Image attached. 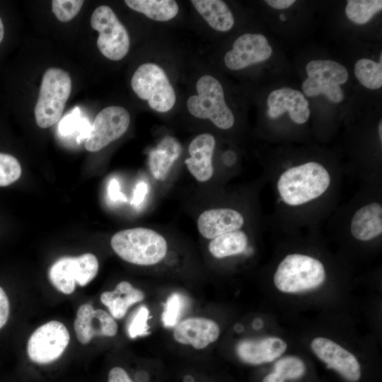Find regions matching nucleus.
I'll return each mask as SVG.
<instances>
[{
  "mask_svg": "<svg viewBox=\"0 0 382 382\" xmlns=\"http://www.w3.org/2000/svg\"><path fill=\"white\" fill-rule=\"evenodd\" d=\"M330 184V175L320 163L310 161L284 170L279 177L277 187L282 201L299 206L321 196Z\"/></svg>",
  "mask_w": 382,
  "mask_h": 382,
  "instance_id": "1",
  "label": "nucleus"
},
{
  "mask_svg": "<svg viewBox=\"0 0 382 382\" xmlns=\"http://www.w3.org/2000/svg\"><path fill=\"white\" fill-rule=\"evenodd\" d=\"M115 253L124 260L137 265H152L161 261L168 245L165 238L146 228L122 230L111 238Z\"/></svg>",
  "mask_w": 382,
  "mask_h": 382,
  "instance_id": "2",
  "label": "nucleus"
},
{
  "mask_svg": "<svg viewBox=\"0 0 382 382\" xmlns=\"http://www.w3.org/2000/svg\"><path fill=\"white\" fill-rule=\"evenodd\" d=\"M325 278L323 263L302 254L286 255L279 264L274 275L277 289L284 293H298L320 286Z\"/></svg>",
  "mask_w": 382,
  "mask_h": 382,
  "instance_id": "3",
  "label": "nucleus"
},
{
  "mask_svg": "<svg viewBox=\"0 0 382 382\" xmlns=\"http://www.w3.org/2000/svg\"><path fill=\"white\" fill-rule=\"evenodd\" d=\"M71 80L63 69L51 67L45 72L35 107L37 125L48 128L57 122L71 94Z\"/></svg>",
  "mask_w": 382,
  "mask_h": 382,
  "instance_id": "4",
  "label": "nucleus"
},
{
  "mask_svg": "<svg viewBox=\"0 0 382 382\" xmlns=\"http://www.w3.org/2000/svg\"><path fill=\"white\" fill-rule=\"evenodd\" d=\"M197 95L191 96L187 101L189 112L199 119L209 120L217 127L228 129L235 119L224 98L221 83L211 75H204L197 81Z\"/></svg>",
  "mask_w": 382,
  "mask_h": 382,
  "instance_id": "5",
  "label": "nucleus"
},
{
  "mask_svg": "<svg viewBox=\"0 0 382 382\" xmlns=\"http://www.w3.org/2000/svg\"><path fill=\"white\" fill-rule=\"evenodd\" d=\"M131 86L139 98L146 100L149 107L157 112H168L175 103V91L164 70L158 64L140 65L132 77Z\"/></svg>",
  "mask_w": 382,
  "mask_h": 382,
  "instance_id": "6",
  "label": "nucleus"
},
{
  "mask_svg": "<svg viewBox=\"0 0 382 382\" xmlns=\"http://www.w3.org/2000/svg\"><path fill=\"white\" fill-rule=\"evenodd\" d=\"M91 25L99 33L97 46L103 56L118 61L127 55L130 45L129 34L110 7L96 8L91 17Z\"/></svg>",
  "mask_w": 382,
  "mask_h": 382,
  "instance_id": "7",
  "label": "nucleus"
},
{
  "mask_svg": "<svg viewBox=\"0 0 382 382\" xmlns=\"http://www.w3.org/2000/svg\"><path fill=\"white\" fill-rule=\"evenodd\" d=\"M99 264L92 253L76 257L65 256L56 260L48 271V277L52 285L59 291L71 294L76 284L83 286L97 275Z\"/></svg>",
  "mask_w": 382,
  "mask_h": 382,
  "instance_id": "8",
  "label": "nucleus"
},
{
  "mask_svg": "<svg viewBox=\"0 0 382 382\" xmlns=\"http://www.w3.org/2000/svg\"><path fill=\"white\" fill-rule=\"evenodd\" d=\"M69 340V332L63 323L57 320L47 322L30 335L27 345L28 355L35 363H51L62 355Z\"/></svg>",
  "mask_w": 382,
  "mask_h": 382,
  "instance_id": "9",
  "label": "nucleus"
},
{
  "mask_svg": "<svg viewBox=\"0 0 382 382\" xmlns=\"http://www.w3.org/2000/svg\"><path fill=\"white\" fill-rule=\"evenodd\" d=\"M129 122V113L125 108L116 105L105 108L93 121L85 141L86 149L91 152L100 151L122 137L127 130Z\"/></svg>",
  "mask_w": 382,
  "mask_h": 382,
  "instance_id": "10",
  "label": "nucleus"
},
{
  "mask_svg": "<svg viewBox=\"0 0 382 382\" xmlns=\"http://www.w3.org/2000/svg\"><path fill=\"white\" fill-rule=\"evenodd\" d=\"M311 347L328 369L337 371L347 381L357 382L360 379L361 366L358 360L340 345L330 339L319 337L313 340Z\"/></svg>",
  "mask_w": 382,
  "mask_h": 382,
  "instance_id": "11",
  "label": "nucleus"
},
{
  "mask_svg": "<svg viewBox=\"0 0 382 382\" xmlns=\"http://www.w3.org/2000/svg\"><path fill=\"white\" fill-rule=\"evenodd\" d=\"M272 49L261 34L245 33L233 42L232 49L224 56L225 65L231 70H239L267 60Z\"/></svg>",
  "mask_w": 382,
  "mask_h": 382,
  "instance_id": "12",
  "label": "nucleus"
},
{
  "mask_svg": "<svg viewBox=\"0 0 382 382\" xmlns=\"http://www.w3.org/2000/svg\"><path fill=\"white\" fill-rule=\"evenodd\" d=\"M74 326L78 340L83 345L96 336L112 337L117 332V324L110 313L88 303L78 308Z\"/></svg>",
  "mask_w": 382,
  "mask_h": 382,
  "instance_id": "13",
  "label": "nucleus"
},
{
  "mask_svg": "<svg viewBox=\"0 0 382 382\" xmlns=\"http://www.w3.org/2000/svg\"><path fill=\"white\" fill-rule=\"evenodd\" d=\"M267 105L270 118L277 119L288 112L292 121L298 125L307 122L311 113L308 101L303 93L291 88H282L271 92Z\"/></svg>",
  "mask_w": 382,
  "mask_h": 382,
  "instance_id": "14",
  "label": "nucleus"
},
{
  "mask_svg": "<svg viewBox=\"0 0 382 382\" xmlns=\"http://www.w3.org/2000/svg\"><path fill=\"white\" fill-rule=\"evenodd\" d=\"M220 335L218 324L209 318L192 317L178 323L174 328L175 340L202 349L215 342Z\"/></svg>",
  "mask_w": 382,
  "mask_h": 382,
  "instance_id": "15",
  "label": "nucleus"
},
{
  "mask_svg": "<svg viewBox=\"0 0 382 382\" xmlns=\"http://www.w3.org/2000/svg\"><path fill=\"white\" fill-rule=\"evenodd\" d=\"M286 343L277 337L245 339L238 342L236 352L244 363L258 365L269 363L280 357L286 349Z\"/></svg>",
  "mask_w": 382,
  "mask_h": 382,
  "instance_id": "16",
  "label": "nucleus"
},
{
  "mask_svg": "<svg viewBox=\"0 0 382 382\" xmlns=\"http://www.w3.org/2000/svg\"><path fill=\"white\" fill-rule=\"evenodd\" d=\"M216 141L213 135L204 133L196 137L190 144V158L185 163L190 173L199 182L209 180L213 173L212 156Z\"/></svg>",
  "mask_w": 382,
  "mask_h": 382,
  "instance_id": "17",
  "label": "nucleus"
},
{
  "mask_svg": "<svg viewBox=\"0 0 382 382\" xmlns=\"http://www.w3.org/2000/svg\"><path fill=\"white\" fill-rule=\"evenodd\" d=\"M244 224L243 215L233 209H212L202 212L197 220L200 234L213 239L228 232L239 230Z\"/></svg>",
  "mask_w": 382,
  "mask_h": 382,
  "instance_id": "18",
  "label": "nucleus"
},
{
  "mask_svg": "<svg viewBox=\"0 0 382 382\" xmlns=\"http://www.w3.org/2000/svg\"><path fill=\"white\" fill-rule=\"evenodd\" d=\"M350 231L354 238L367 241L382 233V206L371 202L359 208L352 216Z\"/></svg>",
  "mask_w": 382,
  "mask_h": 382,
  "instance_id": "19",
  "label": "nucleus"
},
{
  "mask_svg": "<svg viewBox=\"0 0 382 382\" xmlns=\"http://www.w3.org/2000/svg\"><path fill=\"white\" fill-rule=\"evenodd\" d=\"M144 293L134 287L129 282H120L113 291H105L100 301L116 319L123 318L130 306L144 299Z\"/></svg>",
  "mask_w": 382,
  "mask_h": 382,
  "instance_id": "20",
  "label": "nucleus"
},
{
  "mask_svg": "<svg viewBox=\"0 0 382 382\" xmlns=\"http://www.w3.org/2000/svg\"><path fill=\"white\" fill-rule=\"evenodd\" d=\"M182 151L181 145L174 137L166 136L151 150L149 165L152 175L156 180H164Z\"/></svg>",
  "mask_w": 382,
  "mask_h": 382,
  "instance_id": "21",
  "label": "nucleus"
},
{
  "mask_svg": "<svg viewBox=\"0 0 382 382\" xmlns=\"http://www.w3.org/2000/svg\"><path fill=\"white\" fill-rule=\"evenodd\" d=\"M192 4L208 25L220 32H227L234 25V17L227 4L221 0H192Z\"/></svg>",
  "mask_w": 382,
  "mask_h": 382,
  "instance_id": "22",
  "label": "nucleus"
},
{
  "mask_svg": "<svg viewBox=\"0 0 382 382\" xmlns=\"http://www.w3.org/2000/svg\"><path fill=\"white\" fill-rule=\"evenodd\" d=\"M131 9L141 13L156 21H168L178 13L179 7L173 0H125Z\"/></svg>",
  "mask_w": 382,
  "mask_h": 382,
  "instance_id": "23",
  "label": "nucleus"
},
{
  "mask_svg": "<svg viewBox=\"0 0 382 382\" xmlns=\"http://www.w3.org/2000/svg\"><path fill=\"white\" fill-rule=\"evenodd\" d=\"M306 70L308 77L330 84L340 86L348 79L347 69L330 59L311 60L306 64Z\"/></svg>",
  "mask_w": 382,
  "mask_h": 382,
  "instance_id": "24",
  "label": "nucleus"
},
{
  "mask_svg": "<svg viewBox=\"0 0 382 382\" xmlns=\"http://www.w3.org/2000/svg\"><path fill=\"white\" fill-rule=\"evenodd\" d=\"M248 238L242 231L226 233L213 238L209 250L216 258H223L242 253L248 245Z\"/></svg>",
  "mask_w": 382,
  "mask_h": 382,
  "instance_id": "25",
  "label": "nucleus"
},
{
  "mask_svg": "<svg viewBox=\"0 0 382 382\" xmlns=\"http://www.w3.org/2000/svg\"><path fill=\"white\" fill-rule=\"evenodd\" d=\"M354 74L359 83L369 89H378L382 86V54L380 62L370 59H359L354 65Z\"/></svg>",
  "mask_w": 382,
  "mask_h": 382,
  "instance_id": "26",
  "label": "nucleus"
},
{
  "mask_svg": "<svg viewBox=\"0 0 382 382\" xmlns=\"http://www.w3.org/2000/svg\"><path fill=\"white\" fill-rule=\"evenodd\" d=\"M381 10V0H349L345 7V13L351 21L364 24Z\"/></svg>",
  "mask_w": 382,
  "mask_h": 382,
  "instance_id": "27",
  "label": "nucleus"
},
{
  "mask_svg": "<svg viewBox=\"0 0 382 382\" xmlns=\"http://www.w3.org/2000/svg\"><path fill=\"white\" fill-rule=\"evenodd\" d=\"M303 93L308 97L323 94L332 103H339L345 97L340 86L330 84L308 77L302 84Z\"/></svg>",
  "mask_w": 382,
  "mask_h": 382,
  "instance_id": "28",
  "label": "nucleus"
},
{
  "mask_svg": "<svg viewBox=\"0 0 382 382\" xmlns=\"http://www.w3.org/2000/svg\"><path fill=\"white\" fill-rule=\"evenodd\" d=\"M306 371L303 361L296 357H284L278 359L274 365V371L284 381L301 378Z\"/></svg>",
  "mask_w": 382,
  "mask_h": 382,
  "instance_id": "29",
  "label": "nucleus"
},
{
  "mask_svg": "<svg viewBox=\"0 0 382 382\" xmlns=\"http://www.w3.org/2000/svg\"><path fill=\"white\" fill-rule=\"evenodd\" d=\"M21 175V166L12 155L0 153V187L16 182Z\"/></svg>",
  "mask_w": 382,
  "mask_h": 382,
  "instance_id": "30",
  "label": "nucleus"
},
{
  "mask_svg": "<svg viewBox=\"0 0 382 382\" xmlns=\"http://www.w3.org/2000/svg\"><path fill=\"white\" fill-rule=\"evenodd\" d=\"M184 306V298L178 293H173L168 298L161 317L165 327H175L178 323Z\"/></svg>",
  "mask_w": 382,
  "mask_h": 382,
  "instance_id": "31",
  "label": "nucleus"
},
{
  "mask_svg": "<svg viewBox=\"0 0 382 382\" xmlns=\"http://www.w3.org/2000/svg\"><path fill=\"white\" fill-rule=\"evenodd\" d=\"M83 2L81 0H54L52 12L59 21L68 22L79 13Z\"/></svg>",
  "mask_w": 382,
  "mask_h": 382,
  "instance_id": "32",
  "label": "nucleus"
},
{
  "mask_svg": "<svg viewBox=\"0 0 382 382\" xmlns=\"http://www.w3.org/2000/svg\"><path fill=\"white\" fill-rule=\"evenodd\" d=\"M149 311L146 306H141L137 309L127 326V332L130 338H136L149 333Z\"/></svg>",
  "mask_w": 382,
  "mask_h": 382,
  "instance_id": "33",
  "label": "nucleus"
},
{
  "mask_svg": "<svg viewBox=\"0 0 382 382\" xmlns=\"http://www.w3.org/2000/svg\"><path fill=\"white\" fill-rule=\"evenodd\" d=\"M79 110L76 108L70 115L64 117L59 125V130L61 134L69 135L76 130L80 131L81 137H86L87 132L89 133L91 127H88L87 122L80 124L79 120Z\"/></svg>",
  "mask_w": 382,
  "mask_h": 382,
  "instance_id": "34",
  "label": "nucleus"
},
{
  "mask_svg": "<svg viewBox=\"0 0 382 382\" xmlns=\"http://www.w3.org/2000/svg\"><path fill=\"white\" fill-rule=\"evenodd\" d=\"M108 382H134V381L123 368L115 366L110 370Z\"/></svg>",
  "mask_w": 382,
  "mask_h": 382,
  "instance_id": "35",
  "label": "nucleus"
},
{
  "mask_svg": "<svg viewBox=\"0 0 382 382\" xmlns=\"http://www.w3.org/2000/svg\"><path fill=\"white\" fill-rule=\"evenodd\" d=\"M9 316V301L4 290L0 286V329L6 323Z\"/></svg>",
  "mask_w": 382,
  "mask_h": 382,
  "instance_id": "36",
  "label": "nucleus"
},
{
  "mask_svg": "<svg viewBox=\"0 0 382 382\" xmlns=\"http://www.w3.org/2000/svg\"><path fill=\"white\" fill-rule=\"evenodd\" d=\"M108 193L109 198L113 202H126L127 198L124 194L120 192L118 181L113 178L109 183L108 186Z\"/></svg>",
  "mask_w": 382,
  "mask_h": 382,
  "instance_id": "37",
  "label": "nucleus"
},
{
  "mask_svg": "<svg viewBox=\"0 0 382 382\" xmlns=\"http://www.w3.org/2000/svg\"><path fill=\"white\" fill-rule=\"evenodd\" d=\"M147 185L141 181L138 183L134 188L132 203L135 206H139L143 202L147 192Z\"/></svg>",
  "mask_w": 382,
  "mask_h": 382,
  "instance_id": "38",
  "label": "nucleus"
},
{
  "mask_svg": "<svg viewBox=\"0 0 382 382\" xmlns=\"http://www.w3.org/2000/svg\"><path fill=\"white\" fill-rule=\"evenodd\" d=\"M265 2L271 7L277 9H285L295 3L294 0H266Z\"/></svg>",
  "mask_w": 382,
  "mask_h": 382,
  "instance_id": "39",
  "label": "nucleus"
},
{
  "mask_svg": "<svg viewBox=\"0 0 382 382\" xmlns=\"http://www.w3.org/2000/svg\"><path fill=\"white\" fill-rule=\"evenodd\" d=\"M262 382H284V381L277 374L272 372L267 374Z\"/></svg>",
  "mask_w": 382,
  "mask_h": 382,
  "instance_id": "40",
  "label": "nucleus"
},
{
  "mask_svg": "<svg viewBox=\"0 0 382 382\" xmlns=\"http://www.w3.org/2000/svg\"><path fill=\"white\" fill-rule=\"evenodd\" d=\"M4 35V29L2 21L0 17V42L2 41Z\"/></svg>",
  "mask_w": 382,
  "mask_h": 382,
  "instance_id": "41",
  "label": "nucleus"
},
{
  "mask_svg": "<svg viewBox=\"0 0 382 382\" xmlns=\"http://www.w3.org/2000/svg\"><path fill=\"white\" fill-rule=\"evenodd\" d=\"M378 135L380 138V141H382V122L380 120L378 124Z\"/></svg>",
  "mask_w": 382,
  "mask_h": 382,
  "instance_id": "42",
  "label": "nucleus"
},
{
  "mask_svg": "<svg viewBox=\"0 0 382 382\" xmlns=\"http://www.w3.org/2000/svg\"><path fill=\"white\" fill-rule=\"evenodd\" d=\"M279 17H280L282 21H285L286 20V16L284 14L280 15Z\"/></svg>",
  "mask_w": 382,
  "mask_h": 382,
  "instance_id": "43",
  "label": "nucleus"
}]
</instances>
